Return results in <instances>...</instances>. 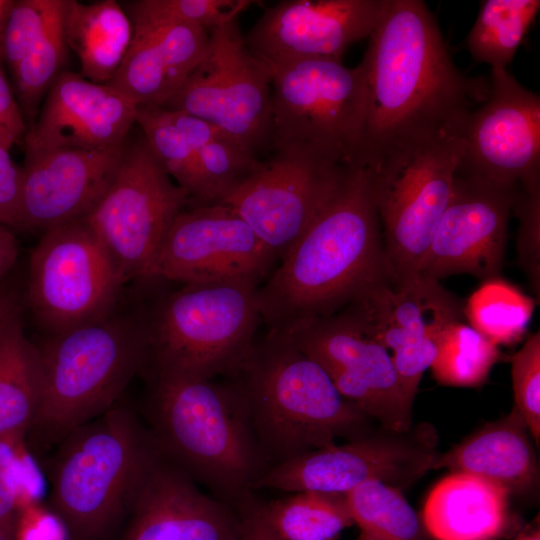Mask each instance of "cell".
<instances>
[{"instance_id": "33", "label": "cell", "mask_w": 540, "mask_h": 540, "mask_svg": "<svg viewBox=\"0 0 540 540\" xmlns=\"http://www.w3.org/2000/svg\"><path fill=\"white\" fill-rule=\"evenodd\" d=\"M535 301L516 286L495 277L484 280L464 304L469 325L495 345H511L522 339Z\"/></svg>"}, {"instance_id": "9", "label": "cell", "mask_w": 540, "mask_h": 540, "mask_svg": "<svg viewBox=\"0 0 540 540\" xmlns=\"http://www.w3.org/2000/svg\"><path fill=\"white\" fill-rule=\"evenodd\" d=\"M463 153L460 134H449L367 168L390 275L418 273L449 202Z\"/></svg>"}, {"instance_id": "38", "label": "cell", "mask_w": 540, "mask_h": 540, "mask_svg": "<svg viewBox=\"0 0 540 540\" xmlns=\"http://www.w3.org/2000/svg\"><path fill=\"white\" fill-rule=\"evenodd\" d=\"M515 408L523 417L530 435L540 439V334H532L511 359Z\"/></svg>"}, {"instance_id": "10", "label": "cell", "mask_w": 540, "mask_h": 540, "mask_svg": "<svg viewBox=\"0 0 540 540\" xmlns=\"http://www.w3.org/2000/svg\"><path fill=\"white\" fill-rule=\"evenodd\" d=\"M187 205L188 193L170 177L141 136L125 144L113 181L83 220L125 283H149L163 238Z\"/></svg>"}, {"instance_id": "17", "label": "cell", "mask_w": 540, "mask_h": 540, "mask_svg": "<svg viewBox=\"0 0 540 540\" xmlns=\"http://www.w3.org/2000/svg\"><path fill=\"white\" fill-rule=\"evenodd\" d=\"M349 166L275 152L220 201L283 260L338 188Z\"/></svg>"}, {"instance_id": "42", "label": "cell", "mask_w": 540, "mask_h": 540, "mask_svg": "<svg viewBox=\"0 0 540 540\" xmlns=\"http://www.w3.org/2000/svg\"><path fill=\"white\" fill-rule=\"evenodd\" d=\"M3 64L0 56V146L10 151L25 137L27 126Z\"/></svg>"}, {"instance_id": "25", "label": "cell", "mask_w": 540, "mask_h": 540, "mask_svg": "<svg viewBox=\"0 0 540 540\" xmlns=\"http://www.w3.org/2000/svg\"><path fill=\"white\" fill-rule=\"evenodd\" d=\"M69 0H14L2 40V59L25 121L34 123L40 104L64 71Z\"/></svg>"}, {"instance_id": "29", "label": "cell", "mask_w": 540, "mask_h": 540, "mask_svg": "<svg viewBox=\"0 0 540 540\" xmlns=\"http://www.w3.org/2000/svg\"><path fill=\"white\" fill-rule=\"evenodd\" d=\"M136 124L163 168L188 193L190 204L197 189L199 150L221 129L187 112L165 106L137 107Z\"/></svg>"}, {"instance_id": "44", "label": "cell", "mask_w": 540, "mask_h": 540, "mask_svg": "<svg viewBox=\"0 0 540 540\" xmlns=\"http://www.w3.org/2000/svg\"><path fill=\"white\" fill-rule=\"evenodd\" d=\"M255 501L252 494L236 507L242 522L240 540H282L262 520Z\"/></svg>"}, {"instance_id": "46", "label": "cell", "mask_w": 540, "mask_h": 540, "mask_svg": "<svg viewBox=\"0 0 540 540\" xmlns=\"http://www.w3.org/2000/svg\"><path fill=\"white\" fill-rule=\"evenodd\" d=\"M18 253V243L10 228L0 224V280L11 270Z\"/></svg>"}, {"instance_id": "20", "label": "cell", "mask_w": 540, "mask_h": 540, "mask_svg": "<svg viewBox=\"0 0 540 540\" xmlns=\"http://www.w3.org/2000/svg\"><path fill=\"white\" fill-rule=\"evenodd\" d=\"M387 0H287L270 7L244 41L268 67L307 58L341 60L370 37Z\"/></svg>"}, {"instance_id": "26", "label": "cell", "mask_w": 540, "mask_h": 540, "mask_svg": "<svg viewBox=\"0 0 540 540\" xmlns=\"http://www.w3.org/2000/svg\"><path fill=\"white\" fill-rule=\"evenodd\" d=\"M529 435L523 417L513 407L505 417L438 454L433 470L474 474L503 486L510 494L528 492L539 481V464Z\"/></svg>"}, {"instance_id": "47", "label": "cell", "mask_w": 540, "mask_h": 540, "mask_svg": "<svg viewBox=\"0 0 540 540\" xmlns=\"http://www.w3.org/2000/svg\"><path fill=\"white\" fill-rule=\"evenodd\" d=\"M18 315L20 304L17 294L11 288L0 286V330Z\"/></svg>"}, {"instance_id": "15", "label": "cell", "mask_w": 540, "mask_h": 540, "mask_svg": "<svg viewBox=\"0 0 540 540\" xmlns=\"http://www.w3.org/2000/svg\"><path fill=\"white\" fill-rule=\"evenodd\" d=\"M277 260L227 204L191 205L176 216L164 236L149 282L243 281L259 286Z\"/></svg>"}, {"instance_id": "51", "label": "cell", "mask_w": 540, "mask_h": 540, "mask_svg": "<svg viewBox=\"0 0 540 540\" xmlns=\"http://www.w3.org/2000/svg\"><path fill=\"white\" fill-rule=\"evenodd\" d=\"M0 540H6V539L0 534Z\"/></svg>"}, {"instance_id": "6", "label": "cell", "mask_w": 540, "mask_h": 540, "mask_svg": "<svg viewBox=\"0 0 540 540\" xmlns=\"http://www.w3.org/2000/svg\"><path fill=\"white\" fill-rule=\"evenodd\" d=\"M39 404L28 433L57 444L114 405L148 366L147 311L110 315L49 334L38 346Z\"/></svg>"}, {"instance_id": "40", "label": "cell", "mask_w": 540, "mask_h": 540, "mask_svg": "<svg viewBox=\"0 0 540 540\" xmlns=\"http://www.w3.org/2000/svg\"><path fill=\"white\" fill-rule=\"evenodd\" d=\"M520 220L518 235L519 263L533 290L539 295L540 285V186L522 188L514 205Z\"/></svg>"}, {"instance_id": "45", "label": "cell", "mask_w": 540, "mask_h": 540, "mask_svg": "<svg viewBox=\"0 0 540 540\" xmlns=\"http://www.w3.org/2000/svg\"><path fill=\"white\" fill-rule=\"evenodd\" d=\"M18 513V499L13 484L0 469V534L6 540H14Z\"/></svg>"}, {"instance_id": "14", "label": "cell", "mask_w": 540, "mask_h": 540, "mask_svg": "<svg viewBox=\"0 0 540 540\" xmlns=\"http://www.w3.org/2000/svg\"><path fill=\"white\" fill-rule=\"evenodd\" d=\"M348 306L393 351L403 400L412 411L422 376L436 357L438 338L450 323L465 318L464 303L440 281L415 273L390 275Z\"/></svg>"}, {"instance_id": "13", "label": "cell", "mask_w": 540, "mask_h": 540, "mask_svg": "<svg viewBox=\"0 0 540 540\" xmlns=\"http://www.w3.org/2000/svg\"><path fill=\"white\" fill-rule=\"evenodd\" d=\"M276 331L319 363L361 413L386 431H409L412 411L404 403L392 357L351 307Z\"/></svg>"}, {"instance_id": "27", "label": "cell", "mask_w": 540, "mask_h": 540, "mask_svg": "<svg viewBox=\"0 0 540 540\" xmlns=\"http://www.w3.org/2000/svg\"><path fill=\"white\" fill-rule=\"evenodd\" d=\"M509 495L493 481L452 472L426 498L423 524L435 540H497L510 525Z\"/></svg>"}, {"instance_id": "1", "label": "cell", "mask_w": 540, "mask_h": 540, "mask_svg": "<svg viewBox=\"0 0 540 540\" xmlns=\"http://www.w3.org/2000/svg\"><path fill=\"white\" fill-rule=\"evenodd\" d=\"M367 111L355 166L380 162L435 137L460 134L489 94V80L453 63L421 0H387L361 61Z\"/></svg>"}, {"instance_id": "28", "label": "cell", "mask_w": 540, "mask_h": 540, "mask_svg": "<svg viewBox=\"0 0 540 540\" xmlns=\"http://www.w3.org/2000/svg\"><path fill=\"white\" fill-rule=\"evenodd\" d=\"M64 30L68 49L80 62V74L99 84L114 77L134 36L130 16L114 0L88 4L69 0Z\"/></svg>"}, {"instance_id": "18", "label": "cell", "mask_w": 540, "mask_h": 540, "mask_svg": "<svg viewBox=\"0 0 540 540\" xmlns=\"http://www.w3.org/2000/svg\"><path fill=\"white\" fill-rule=\"evenodd\" d=\"M458 171L522 188L540 186V98L492 69L487 99L466 117Z\"/></svg>"}, {"instance_id": "32", "label": "cell", "mask_w": 540, "mask_h": 540, "mask_svg": "<svg viewBox=\"0 0 540 540\" xmlns=\"http://www.w3.org/2000/svg\"><path fill=\"white\" fill-rule=\"evenodd\" d=\"M538 0H486L482 2L466 45L472 57L492 69H506L534 22Z\"/></svg>"}, {"instance_id": "37", "label": "cell", "mask_w": 540, "mask_h": 540, "mask_svg": "<svg viewBox=\"0 0 540 540\" xmlns=\"http://www.w3.org/2000/svg\"><path fill=\"white\" fill-rule=\"evenodd\" d=\"M253 1L138 0L128 4L131 18L199 25L208 31L237 17Z\"/></svg>"}, {"instance_id": "48", "label": "cell", "mask_w": 540, "mask_h": 540, "mask_svg": "<svg viewBox=\"0 0 540 540\" xmlns=\"http://www.w3.org/2000/svg\"><path fill=\"white\" fill-rule=\"evenodd\" d=\"M14 0H0V56L2 57V40L6 23Z\"/></svg>"}, {"instance_id": "30", "label": "cell", "mask_w": 540, "mask_h": 540, "mask_svg": "<svg viewBox=\"0 0 540 540\" xmlns=\"http://www.w3.org/2000/svg\"><path fill=\"white\" fill-rule=\"evenodd\" d=\"M38 404L37 349L18 315L0 330V438L28 434Z\"/></svg>"}, {"instance_id": "43", "label": "cell", "mask_w": 540, "mask_h": 540, "mask_svg": "<svg viewBox=\"0 0 540 540\" xmlns=\"http://www.w3.org/2000/svg\"><path fill=\"white\" fill-rule=\"evenodd\" d=\"M22 170L0 146V224L15 228L21 196Z\"/></svg>"}, {"instance_id": "5", "label": "cell", "mask_w": 540, "mask_h": 540, "mask_svg": "<svg viewBox=\"0 0 540 540\" xmlns=\"http://www.w3.org/2000/svg\"><path fill=\"white\" fill-rule=\"evenodd\" d=\"M160 451L131 408L117 403L65 436L48 468L47 507L69 540H104L127 517Z\"/></svg>"}, {"instance_id": "19", "label": "cell", "mask_w": 540, "mask_h": 540, "mask_svg": "<svg viewBox=\"0 0 540 540\" xmlns=\"http://www.w3.org/2000/svg\"><path fill=\"white\" fill-rule=\"evenodd\" d=\"M518 187L457 170L418 274L438 281L460 273L484 280L499 277Z\"/></svg>"}, {"instance_id": "35", "label": "cell", "mask_w": 540, "mask_h": 540, "mask_svg": "<svg viewBox=\"0 0 540 540\" xmlns=\"http://www.w3.org/2000/svg\"><path fill=\"white\" fill-rule=\"evenodd\" d=\"M346 497L360 533L385 540H420L418 516L399 488L373 479L354 487Z\"/></svg>"}, {"instance_id": "21", "label": "cell", "mask_w": 540, "mask_h": 540, "mask_svg": "<svg viewBox=\"0 0 540 540\" xmlns=\"http://www.w3.org/2000/svg\"><path fill=\"white\" fill-rule=\"evenodd\" d=\"M125 144L106 149L25 150L15 229L44 233L85 219L113 181Z\"/></svg>"}, {"instance_id": "23", "label": "cell", "mask_w": 540, "mask_h": 540, "mask_svg": "<svg viewBox=\"0 0 540 540\" xmlns=\"http://www.w3.org/2000/svg\"><path fill=\"white\" fill-rule=\"evenodd\" d=\"M27 129L25 150L106 149L122 145L136 124L137 106L110 84L64 70Z\"/></svg>"}, {"instance_id": "24", "label": "cell", "mask_w": 540, "mask_h": 540, "mask_svg": "<svg viewBox=\"0 0 540 540\" xmlns=\"http://www.w3.org/2000/svg\"><path fill=\"white\" fill-rule=\"evenodd\" d=\"M131 20V46L108 84L137 107L164 106L205 55L209 31L188 23Z\"/></svg>"}, {"instance_id": "22", "label": "cell", "mask_w": 540, "mask_h": 540, "mask_svg": "<svg viewBox=\"0 0 540 540\" xmlns=\"http://www.w3.org/2000/svg\"><path fill=\"white\" fill-rule=\"evenodd\" d=\"M120 540H240L239 513L206 495L161 453L141 483Z\"/></svg>"}, {"instance_id": "3", "label": "cell", "mask_w": 540, "mask_h": 540, "mask_svg": "<svg viewBox=\"0 0 540 540\" xmlns=\"http://www.w3.org/2000/svg\"><path fill=\"white\" fill-rule=\"evenodd\" d=\"M152 375L148 429L160 453L236 509L270 467L241 389L231 378Z\"/></svg>"}, {"instance_id": "36", "label": "cell", "mask_w": 540, "mask_h": 540, "mask_svg": "<svg viewBox=\"0 0 540 540\" xmlns=\"http://www.w3.org/2000/svg\"><path fill=\"white\" fill-rule=\"evenodd\" d=\"M262 161L222 130L200 150L196 163V194L190 204L217 203Z\"/></svg>"}, {"instance_id": "7", "label": "cell", "mask_w": 540, "mask_h": 540, "mask_svg": "<svg viewBox=\"0 0 540 540\" xmlns=\"http://www.w3.org/2000/svg\"><path fill=\"white\" fill-rule=\"evenodd\" d=\"M243 281L184 284L147 311L153 374L233 376L255 343L257 289Z\"/></svg>"}, {"instance_id": "49", "label": "cell", "mask_w": 540, "mask_h": 540, "mask_svg": "<svg viewBox=\"0 0 540 540\" xmlns=\"http://www.w3.org/2000/svg\"><path fill=\"white\" fill-rule=\"evenodd\" d=\"M513 540H540L539 520L525 527Z\"/></svg>"}, {"instance_id": "31", "label": "cell", "mask_w": 540, "mask_h": 540, "mask_svg": "<svg viewBox=\"0 0 540 540\" xmlns=\"http://www.w3.org/2000/svg\"><path fill=\"white\" fill-rule=\"evenodd\" d=\"M265 524L282 540H334L354 524L346 493L300 491L255 501Z\"/></svg>"}, {"instance_id": "16", "label": "cell", "mask_w": 540, "mask_h": 540, "mask_svg": "<svg viewBox=\"0 0 540 540\" xmlns=\"http://www.w3.org/2000/svg\"><path fill=\"white\" fill-rule=\"evenodd\" d=\"M405 433L366 434L306 452L271 465L253 489L347 493L373 479L400 489L433 470L438 456L432 431L423 429L408 437Z\"/></svg>"}, {"instance_id": "8", "label": "cell", "mask_w": 540, "mask_h": 540, "mask_svg": "<svg viewBox=\"0 0 540 540\" xmlns=\"http://www.w3.org/2000/svg\"><path fill=\"white\" fill-rule=\"evenodd\" d=\"M269 69L275 152L355 166L367 111L363 65L307 58Z\"/></svg>"}, {"instance_id": "41", "label": "cell", "mask_w": 540, "mask_h": 540, "mask_svg": "<svg viewBox=\"0 0 540 540\" xmlns=\"http://www.w3.org/2000/svg\"><path fill=\"white\" fill-rule=\"evenodd\" d=\"M14 540H69L60 518L42 502L18 508Z\"/></svg>"}, {"instance_id": "34", "label": "cell", "mask_w": 540, "mask_h": 540, "mask_svg": "<svg viewBox=\"0 0 540 540\" xmlns=\"http://www.w3.org/2000/svg\"><path fill=\"white\" fill-rule=\"evenodd\" d=\"M500 356L497 345L471 325L455 321L441 332L430 368L440 385L478 387L486 382Z\"/></svg>"}, {"instance_id": "11", "label": "cell", "mask_w": 540, "mask_h": 540, "mask_svg": "<svg viewBox=\"0 0 540 540\" xmlns=\"http://www.w3.org/2000/svg\"><path fill=\"white\" fill-rule=\"evenodd\" d=\"M124 284L84 220L47 230L31 252L28 303L49 334L110 315Z\"/></svg>"}, {"instance_id": "50", "label": "cell", "mask_w": 540, "mask_h": 540, "mask_svg": "<svg viewBox=\"0 0 540 540\" xmlns=\"http://www.w3.org/2000/svg\"><path fill=\"white\" fill-rule=\"evenodd\" d=\"M355 540H385L377 537H373L364 533H360L359 536Z\"/></svg>"}, {"instance_id": "12", "label": "cell", "mask_w": 540, "mask_h": 540, "mask_svg": "<svg viewBox=\"0 0 540 540\" xmlns=\"http://www.w3.org/2000/svg\"><path fill=\"white\" fill-rule=\"evenodd\" d=\"M221 129L249 152L271 144V73L247 49L237 19L209 30L205 55L165 105Z\"/></svg>"}, {"instance_id": "2", "label": "cell", "mask_w": 540, "mask_h": 540, "mask_svg": "<svg viewBox=\"0 0 540 540\" xmlns=\"http://www.w3.org/2000/svg\"><path fill=\"white\" fill-rule=\"evenodd\" d=\"M388 276L369 171L349 166L310 227L258 287L262 321L285 330L332 315Z\"/></svg>"}, {"instance_id": "4", "label": "cell", "mask_w": 540, "mask_h": 540, "mask_svg": "<svg viewBox=\"0 0 540 540\" xmlns=\"http://www.w3.org/2000/svg\"><path fill=\"white\" fill-rule=\"evenodd\" d=\"M242 391L270 466L367 433L370 418L338 392L324 368L284 333L255 341L231 377Z\"/></svg>"}, {"instance_id": "39", "label": "cell", "mask_w": 540, "mask_h": 540, "mask_svg": "<svg viewBox=\"0 0 540 540\" xmlns=\"http://www.w3.org/2000/svg\"><path fill=\"white\" fill-rule=\"evenodd\" d=\"M25 436L0 438V469L14 486L18 508L41 502L45 491L44 477L25 442Z\"/></svg>"}]
</instances>
